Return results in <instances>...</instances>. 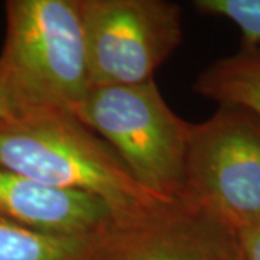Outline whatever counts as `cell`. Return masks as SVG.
I'll list each match as a JSON object with an SVG mask.
<instances>
[{
    "mask_svg": "<svg viewBox=\"0 0 260 260\" xmlns=\"http://www.w3.org/2000/svg\"><path fill=\"white\" fill-rule=\"evenodd\" d=\"M0 165L47 185L94 195L119 224L175 204L142 188L114 149L65 110H32L2 121Z\"/></svg>",
    "mask_w": 260,
    "mask_h": 260,
    "instance_id": "cell-1",
    "label": "cell"
},
{
    "mask_svg": "<svg viewBox=\"0 0 260 260\" xmlns=\"http://www.w3.org/2000/svg\"><path fill=\"white\" fill-rule=\"evenodd\" d=\"M75 116L114 149L142 188L182 203L191 123L171 110L155 80L95 85Z\"/></svg>",
    "mask_w": 260,
    "mask_h": 260,
    "instance_id": "cell-3",
    "label": "cell"
},
{
    "mask_svg": "<svg viewBox=\"0 0 260 260\" xmlns=\"http://www.w3.org/2000/svg\"><path fill=\"white\" fill-rule=\"evenodd\" d=\"M104 234H48L0 218V260H91Z\"/></svg>",
    "mask_w": 260,
    "mask_h": 260,
    "instance_id": "cell-9",
    "label": "cell"
},
{
    "mask_svg": "<svg viewBox=\"0 0 260 260\" xmlns=\"http://www.w3.org/2000/svg\"><path fill=\"white\" fill-rule=\"evenodd\" d=\"M93 87L153 74L182 41V9L167 0H81Z\"/></svg>",
    "mask_w": 260,
    "mask_h": 260,
    "instance_id": "cell-5",
    "label": "cell"
},
{
    "mask_svg": "<svg viewBox=\"0 0 260 260\" xmlns=\"http://www.w3.org/2000/svg\"><path fill=\"white\" fill-rule=\"evenodd\" d=\"M201 13L224 18L242 30V44H260V0H197Z\"/></svg>",
    "mask_w": 260,
    "mask_h": 260,
    "instance_id": "cell-10",
    "label": "cell"
},
{
    "mask_svg": "<svg viewBox=\"0 0 260 260\" xmlns=\"http://www.w3.org/2000/svg\"><path fill=\"white\" fill-rule=\"evenodd\" d=\"M236 249L242 260H260V225L233 232Z\"/></svg>",
    "mask_w": 260,
    "mask_h": 260,
    "instance_id": "cell-11",
    "label": "cell"
},
{
    "mask_svg": "<svg viewBox=\"0 0 260 260\" xmlns=\"http://www.w3.org/2000/svg\"><path fill=\"white\" fill-rule=\"evenodd\" d=\"M23 113L16 94L10 85L5 68L0 64V123Z\"/></svg>",
    "mask_w": 260,
    "mask_h": 260,
    "instance_id": "cell-12",
    "label": "cell"
},
{
    "mask_svg": "<svg viewBox=\"0 0 260 260\" xmlns=\"http://www.w3.org/2000/svg\"><path fill=\"white\" fill-rule=\"evenodd\" d=\"M5 12L0 64L23 113L75 114L93 88L81 0H9Z\"/></svg>",
    "mask_w": 260,
    "mask_h": 260,
    "instance_id": "cell-2",
    "label": "cell"
},
{
    "mask_svg": "<svg viewBox=\"0 0 260 260\" xmlns=\"http://www.w3.org/2000/svg\"><path fill=\"white\" fill-rule=\"evenodd\" d=\"M192 90L218 104L239 106L260 117V44H242L236 54L205 68Z\"/></svg>",
    "mask_w": 260,
    "mask_h": 260,
    "instance_id": "cell-8",
    "label": "cell"
},
{
    "mask_svg": "<svg viewBox=\"0 0 260 260\" xmlns=\"http://www.w3.org/2000/svg\"><path fill=\"white\" fill-rule=\"evenodd\" d=\"M214 260H242L239 256V251L236 249V243H234V236L233 232H230L223 243L220 244L218 250L214 256Z\"/></svg>",
    "mask_w": 260,
    "mask_h": 260,
    "instance_id": "cell-13",
    "label": "cell"
},
{
    "mask_svg": "<svg viewBox=\"0 0 260 260\" xmlns=\"http://www.w3.org/2000/svg\"><path fill=\"white\" fill-rule=\"evenodd\" d=\"M182 204L230 232L260 225V117L220 104L191 123Z\"/></svg>",
    "mask_w": 260,
    "mask_h": 260,
    "instance_id": "cell-4",
    "label": "cell"
},
{
    "mask_svg": "<svg viewBox=\"0 0 260 260\" xmlns=\"http://www.w3.org/2000/svg\"><path fill=\"white\" fill-rule=\"evenodd\" d=\"M0 218L58 236H100L117 220L100 198L61 189L0 165Z\"/></svg>",
    "mask_w": 260,
    "mask_h": 260,
    "instance_id": "cell-7",
    "label": "cell"
},
{
    "mask_svg": "<svg viewBox=\"0 0 260 260\" xmlns=\"http://www.w3.org/2000/svg\"><path fill=\"white\" fill-rule=\"evenodd\" d=\"M229 229L182 203L106 233L91 260H214Z\"/></svg>",
    "mask_w": 260,
    "mask_h": 260,
    "instance_id": "cell-6",
    "label": "cell"
}]
</instances>
